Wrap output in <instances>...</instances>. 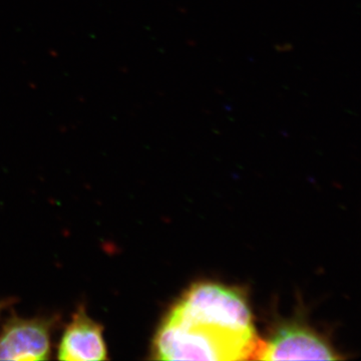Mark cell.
<instances>
[{"instance_id": "4", "label": "cell", "mask_w": 361, "mask_h": 361, "mask_svg": "<svg viewBox=\"0 0 361 361\" xmlns=\"http://www.w3.org/2000/svg\"><path fill=\"white\" fill-rule=\"evenodd\" d=\"M56 316L23 318L13 314L0 329V360H47L52 355Z\"/></svg>"}, {"instance_id": "1", "label": "cell", "mask_w": 361, "mask_h": 361, "mask_svg": "<svg viewBox=\"0 0 361 361\" xmlns=\"http://www.w3.org/2000/svg\"><path fill=\"white\" fill-rule=\"evenodd\" d=\"M259 343L256 330L190 322L169 310L154 336L151 353L156 360H254Z\"/></svg>"}, {"instance_id": "6", "label": "cell", "mask_w": 361, "mask_h": 361, "mask_svg": "<svg viewBox=\"0 0 361 361\" xmlns=\"http://www.w3.org/2000/svg\"><path fill=\"white\" fill-rule=\"evenodd\" d=\"M1 310H2V304L0 303V311H1Z\"/></svg>"}, {"instance_id": "3", "label": "cell", "mask_w": 361, "mask_h": 361, "mask_svg": "<svg viewBox=\"0 0 361 361\" xmlns=\"http://www.w3.org/2000/svg\"><path fill=\"white\" fill-rule=\"evenodd\" d=\"M342 357L329 341L300 322L278 325L265 341L260 339L254 360H337Z\"/></svg>"}, {"instance_id": "2", "label": "cell", "mask_w": 361, "mask_h": 361, "mask_svg": "<svg viewBox=\"0 0 361 361\" xmlns=\"http://www.w3.org/2000/svg\"><path fill=\"white\" fill-rule=\"evenodd\" d=\"M170 311L190 322L212 323L238 331L255 330L243 292L215 282L192 285Z\"/></svg>"}, {"instance_id": "5", "label": "cell", "mask_w": 361, "mask_h": 361, "mask_svg": "<svg viewBox=\"0 0 361 361\" xmlns=\"http://www.w3.org/2000/svg\"><path fill=\"white\" fill-rule=\"evenodd\" d=\"M101 323L92 319L84 305L73 313L59 339L58 360L99 361L109 360L108 346Z\"/></svg>"}]
</instances>
